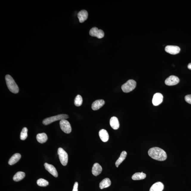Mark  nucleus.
I'll use <instances>...</instances> for the list:
<instances>
[{
	"label": "nucleus",
	"mask_w": 191,
	"mask_h": 191,
	"mask_svg": "<svg viewBox=\"0 0 191 191\" xmlns=\"http://www.w3.org/2000/svg\"><path fill=\"white\" fill-rule=\"evenodd\" d=\"M148 154L151 158L160 161L165 160L167 158L165 151L158 147H153L149 149Z\"/></svg>",
	"instance_id": "obj_1"
},
{
	"label": "nucleus",
	"mask_w": 191,
	"mask_h": 191,
	"mask_svg": "<svg viewBox=\"0 0 191 191\" xmlns=\"http://www.w3.org/2000/svg\"><path fill=\"white\" fill-rule=\"evenodd\" d=\"M5 79L7 88L9 90L13 93H18L19 91L18 86L13 77L10 75H7L5 76Z\"/></svg>",
	"instance_id": "obj_2"
},
{
	"label": "nucleus",
	"mask_w": 191,
	"mask_h": 191,
	"mask_svg": "<svg viewBox=\"0 0 191 191\" xmlns=\"http://www.w3.org/2000/svg\"><path fill=\"white\" fill-rule=\"evenodd\" d=\"M69 118V115L67 114H61L53 116L49 118H46L43 122V123L44 125H47L52 123L58 120H61Z\"/></svg>",
	"instance_id": "obj_3"
},
{
	"label": "nucleus",
	"mask_w": 191,
	"mask_h": 191,
	"mask_svg": "<svg viewBox=\"0 0 191 191\" xmlns=\"http://www.w3.org/2000/svg\"><path fill=\"white\" fill-rule=\"evenodd\" d=\"M136 86V82L132 79L128 80L122 85V91L125 93H128L132 91Z\"/></svg>",
	"instance_id": "obj_4"
},
{
	"label": "nucleus",
	"mask_w": 191,
	"mask_h": 191,
	"mask_svg": "<svg viewBox=\"0 0 191 191\" xmlns=\"http://www.w3.org/2000/svg\"><path fill=\"white\" fill-rule=\"evenodd\" d=\"M58 154L60 162L63 166L67 165L68 162V154L66 151L61 147H59L58 150Z\"/></svg>",
	"instance_id": "obj_5"
},
{
	"label": "nucleus",
	"mask_w": 191,
	"mask_h": 191,
	"mask_svg": "<svg viewBox=\"0 0 191 191\" xmlns=\"http://www.w3.org/2000/svg\"><path fill=\"white\" fill-rule=\"evenodd\" d=\"M60 128L65 133L67 134L71 133L72 128L69 121L66 119L60 120Z\"/></svg>",
	"instance_id": "obj_6"
},
{
	"label": "nucleus",
	"mask_w": 191,
	"mask_h": 191,
	"mask_svg": "<svg viewBox=\"0 0 191 191\" xmlns=\"http://www.w3.org/2000/svg\"><path fill=\"white\" fill-rule=\"evenodd\" d=\"M89 34L92 37H97L99 39L103 38L105 35L104 32L102 29H98L96 27H94L90 30Z\"/></svg>",
	"instance_id": "obj_7"
},
{
	"label": "nucleus",
	"mask_w": 191,
	"mask_h": 191,
	"mask_svg": "<svg viewBox=\"0 0 191 191\" xmlns=\"http://www.w3.org/2000/svg\"><path fill=\"white\" fill-rule=\"evenodd\" d=\"M179 82L178 77L175 75H171L166 79L165 84L168 86H173L178 84Z\"/></svg>",
	"instance_id": "obj_8"
},
{
	"label": "nucleus",
	"mask_w": 191,
	"mask_h": 191,
	"mask_svg": "<svg viewBox=\"0 0 191 191\" xmlns=\"http://www.w3.org/2000/svg\"><path fill=\"white\" fill-rule=\"evenodd\" d=\"M181 49L178 46L173 45H167L165 48L166 52L172 55L178 54L180 52Z\"/></svg>",
	"instance_id": "obj_9"
},
{
	"label": "nucleus",
	"mask_w": 191,
	"mask_h": 191,
	"mask_svg": "<svg viewBox=\"0 0 191 191\" xmlns=\"http://www.w3.org/2000/svg\"><path fill=\"white\" fill-rule=\"evenodd\" d=\"M163 96L160 93H157L154 94L152 99V103L154 106H158L163 101Z\"/></svg>",
	"instance_id": "obj_10"
},
{
	"label": "nucleus",
	"mask_w": 191,
	"mask_h": 191,
	"mask_svg": "<svg viewBox=\"0 0 191 191\" xmlns=\"http://www.w3.org/2000/svg\"><path fill=\"white\" fill-rule=\"evenodd\" d=\"M45 169L48 171L54 177H57L58 176L57 171L53 165L47 163H45L44 164Z\"/></svg>",
	"instance_id": "obj_11"
},
{
	"label": "nucleus",
	"mask_w": 191,
	"mask_h": 191,
	"mask_svg": "<svg viewBox=\"0 0 191 191\" xmlns=\"http://www.w3.org/2000/svg\"><path fill=\"white\" fill-rule=\"evenodd\" d=\"M88 11L85 10H83L79 11L77 14L79 21L80 23H83L86 21L88 18Z\"/></svg>",
	"instance_id": "obj_12"
},
{
	"label": "nucleus",
	"mask_w": 191,
	"mask_h": 191,
	"mask_svg": "<svg viewBox=\"0 0 191 191\" xmlns=\"http://www.w3.org/2000/svg\"><path fill=\"white\" fill-rule=\"evenodd\" d=\"M105 104V101L103 100H96L92 105V109L94 111H97L103 107Z\"/></svg>",
	"instance_id": "obj_13"
},
{
	"label": "nucleus",
	"mask_w": 191,
	"mask_h": 191,
	"mask_svg": "<svg viewBox=\"0 0 191 191\" xmlns=\"http://www.w3.org/2000/svg\"><path fill=\"white\" fill-rule=\"evenodd\" d=\"M103 169L99 164L96 163L94 164L92 168V174L95 176L99 175L101 173Z\"/></svg>",
	"instance_id": "obj_14"
},
{
	"label": "nucleus",
	"mask_w": 191,
	"mask_h": 191,
	"mask_svg": "<svg viewBox=\"0 0 191 191\" xmlns=\"http://www.w3.org/2000/svg\"><path fill=\"white\" fill-rule=\"evenodd\" d=\"M164 189V185L163 183L159 181L152 185L149 191H162Z\"/></svg>",
	"instance_id": "obj_15"
},
{
	"label": "nucleus",
	"mask_w": 191,
	"mask_h": 191,
	"mask_svg": "<svg viewBox=\"0 0 191 191\" xmlns=\"http://www.w3.org/2000/svg\"><path fill=\"white\" fill-rule=\"evenodd\" d=\"M110 124L113 129L117 130L119 128V122L118 119L116 117H111L110 121Z\"/></svg>",
	"instance_id": "obj_16"
},
{
	"label": "nucleus",
	"mask_w": 191,
	"mask_h": 191,
	"mask_svg": "<svg viewBox=\"0 0 191 191\" xmlns=\"http://www.w3.org/2000/svg\"><path fill=\"white\" fill-rule=\"evenodd\" d=\"M99 135L100 139L103 142H107L108 140L109 136L106 130L102 129L99 131Z\"/></svg>",
	"instance_id": "obj_17"
},
{
	"label": "nucleus",
	"mask_w": 191,
	"mask_h": 191,
	"mask_svg": "<svg viewBox=\"0 0 191 191\" xmlns=\"http://www.w3.org/2000/svg\"><path fill=\"white\" fill-rule=\"evenodd\" d=\"M21 158V155L19 153H16L13 155L9 160L8 163L9 165H12L17 163Z\"/></svg>",
	"instance_id": "obj_18"
},
{
	"label": "nucleus",
	"mask_w": 191,
	"mask_h": 191,
	"mask_svg": "<svg viewBox=\"0 0 191 191\" xmlns=\"http://www.w3.org/2000/svg\"><path fill=\"white\" fill-rule=\"evenodd\" d=\"M36 138L37 141L42 144L46 142L48 139L46 134L45 133L37 134Z\"/></svg>",
	"instance_id": "obj_19"
},
{
	"label": "nucleus",
	"mask_w": 191,
	"mask_h": 191,
	"mask_svg": "<svg viewBox=\"0 0 191 191\" xmlns=\"http://www.w3.org/2000/svg\"><path fill=\"white\" fill-rule=\"evenodd\" d=\"M111 182L108 178H105L103 179L100 184V189H103L104 188H107L111 186Z\"/></svg>",
	"instance_id": "obj_20"
},
{
	"label": "nucleus",
	"mask_w": 191,
	"mask_h": 191,
	"mask_svg": "<svg viewBox=\"0 0 191 191\" xmlns=\"http://www.w3.org/2000/svg\"><path fill=\"white\" fill-rule=\"evenodd\" d=\"M127 155V153L125 151H122V153H121L120 157L119 158L116 162H115V165H116L117 167H118L119 165L125 159Z\"/></svg>",
	"instance_id": "obj_21"
},
{
	"label": "nucleus",
	"mask_w": 191,
	"mask_h": 191,
	"mask_svg": "<svg viewBox=\"0 0 191 191\" xmlns=\"http://www.w3.org/2000/svg\"><path fill=\"white\" fill-rule=\"evenodd\" d=\"M146 177V175L143 173V172H142V173H137L134 174L132 176V178L133 180H139L145 179Z\"/></svg>",
	"instance_id": "obj_22"
},
{
	"label": "nucleus",
	"mask_w": 191,
	"mask_h": 191,
	"mask_svg": "<svg viewBox=\"0 0 191 191\" xmlns=\"http://www.w3.org/2000/svg\"><path fill=\"white\" fill-rule=\"evenodd\" d=\"M25 176V174L23 172H18L13 177V180L15 181H18L22 180Z\"/></svg>",
	"instance_id": "obj_23"
},
{
	"label": "nucleus",
	"mask_w": 191,
	"mask_h": 191,
	"mask_svg": "<svg viewBox=\"0 0 191 191\" xmlns=\"http://www.w3.org/2000/svg\"><path fill=\"white\" fill-rule=\"evenodd\" d=\"M83 98L80 95H77L74 100V105L77 107L80 106L83 103Z\"/></svg>",
	"instance_id": "obj_24"
},
{
	"label": "nucleus",
	"mask_w": 191,
	"mask_h": 191,
	"mask_svg": "<svg viewBox=\"0 0 191 191\" xmlns=\"http://www.w3.org/2000/svg\"><path fill=\"white\" fill-rule=\"evenodd\" d=\"M28 129L26 128H23L20 134V139L24 141L26 139L27 137Z\"/></svg>",
	"instance_id": "obj_25"
},
{
	"label": "nucleus",
	"mask_w": 191,
	"mask_h": 191,
	"mask_svg": "<svg viewBox=\"0 0 191 191\" xmlns=\"http://www.w3.org/2000/svg\"><path fill=\"white\" fill-rule=\"evenodd\" d=\"M37 184L40 187H46L49 185L48 181L43 178H40L37 181Z\"/></svg>",
	"instance_id": "obj_26"
},
{
	"label": "nucleus",
	"mask_w": 191,
	"mask_h": 191,
	"mask_svg": "<svg viewBox=\"0 0 191 191\" xmlns=\"http://www.w3.org/2000/svg\"><path fill=\"white\" fill-rule=\"evenodd\" d=\"M185 100L187 103L191 104V94H188L185 96Z\"/></svg>",
	"instance_id": "obj_27"
},
{
	"label": "nucleus",
	"mask_w": 191,
	"mask_h": 191,
	"mask_svg": "<svg viewBox=\"0 0 191 191\" xmlns=\"http://www.w3.org/2000/svg\"><path fill=\"white\" fill-rule=\"evenodd\" d=\"M78 183L77 182H75L72 191H78Z\"/></svg>",
	"instance_id": "obj_28"
},
{
	"label": "nucleus",
	"mask_w": 191,
	"mask_h": 191,
	"mask_svg": "<svg viewBox=\"0 0 191 191\" xmlns=\"http://www.w3.org/2000/svg\"><path fill=\"white\" fill-rule=\"evenodd\" d=\"M188 68L189 69L191 70V63L188 64Z\"/></svg>",
	"instance_id": "obj_29"
}]
</instances>
